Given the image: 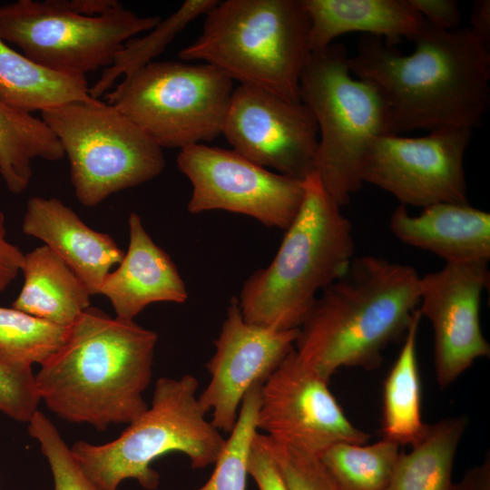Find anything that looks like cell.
I'll return each mask as SVG.
<instances>
[{
    "mask_svg": "<svg viewBox=\"0 0 490 490\" xmlns=\"http://www.w3.org/2000/svg\"><path fill=\"white\" fill-rule=\"evenodd\" d=\"M160 16H140L122 4L84 16L56 0H18L0 6V38L48 69L85 75L110 66L124 44L155 27Z\"/></svg>",
    "mask_w": 490,
    "mask_h": 490,
    "instance_id": "cell-10",
    "label": "cell"
},
{
    "mask_svg": "<svg viewBox=\"0 0 490 490\" xmlns=\"http://www.w3.org/2000/svg\"><path fill=\"white\" fill-rule=\"evenodd\" d=\"M261 386V383L255 384L245 394L236 424L225 439L209 480L203 485L189 490H246L249 456L258 433Z\"/></svg>",
    "mask_w": 490,
    "mask_h": 490,
    "instance_id": "cell-29",
    "label": "cell"
},
{
    "mask_svg": "<svg viewBox=\"0 0 490 490\" xmlns=\"http://www.w3.org/2000/svg\"><path fill=\"white\" fill-rule=\"evenodd\" d=\"M403 54L382 38L362 34L348 58L354 76L384 93L395 134L482 124L490 106V45L469 26L443 31L427 23Z\"/></svg>",
    "mask_w": 490,
    "mask_h": 490,
    "instance_id": "cell-1",
    "label": "cell"
},
{
    "mask_svg": "<svg viewBox=\"0 0 490 490\" xmlns=\"http://www.w3.org/2000/svg\"><path fill=\"white\" fill-rule=\"evenodd\" d=\"M257 429L272 439L320 456L340 443L366 444L328 388L293 349L262 384Z\"/></svg>",
    "mask_w": 490,
    "mask_h": 490,
    "instance_id": "cell-13",
    "label": "cell"
},
{
    "mask_svg": "<svg viewBox=\"0 0 490 490\" xmlns=\"http://www.w3.org/2000/svg\"><path fill=\"white\" fill-rule=\"evenodd\" d=\"M85 75L44 67L0 38V98L32 113L69 103H93Z\"/></svg>",
    "mask_w": 490,
    "mask_h": 490,
    "instance_id": "cell-22",
    "label": "cell"
},
{
    "mask_svg": "<svg viewBox=\"0 0 490 490\" xmlns=\"http://www.w3.org/2000/svg\"><path fill=\"white\" fill-rule=\"evenodd\" d=\"M419 279L409 265L355 257L299 327V358L327 380L341 368H378L383 350L407 330L419 304Z\"/></svg>",
    "mask_w": 490,
    "mask_h": 490,
    "instance_id": "cell-3",
    "label": "cell"
},
{
    "mask_svg": "<svg viewBox=\"0 0 490 490\" xmlns=\"http://www.w3.org/2000/svg\"><path fill=\"white\" fill-rule=\"evenodd\" d=\"M410 5L434 28L443 31L457 29L461 15L454 0H407Z\"/></svg>",
    "mask_w": 490,
    "mask_h": 490,
    "instance_id": "cell-34",
    "label": "cell"
},
{
    "mask_svg": "<svg viewBox=\"0 0 490 490\" xmlns=\"http://www.w3.org/2000/svg\"><path fill=\"white\" fill-rule=\"evenodd\" d=\"M23 231L42 240L80 279L91 296L124 257L108 234L89 228L79 216L56 198L32 197L26 203Z\"/></svg>",
    "mask_w": 490,
    "mask_h": 490,
    "instance_id": "cell-17",
    "label": "cell"
},
{
    "mask_svg": "<svg viewBox=\"0 0 490 490\" xmlns=\"http://www.w3.org/2000/svg\"><path fill=\"white\" fill-rule=\"evenodd\" d=\"M489 277L488 262L446 263L420 276L417 309L433 328L440 388L450 386L477 359L490 356L480 324L481 299Z\"/></svg>",
    "mask_w": 490,
    "mask_h": 490,
    "instance_id": "cell-15",
    "label": "cell"
},
{
    "mask_svg": "<svg viewBox=\"0 0 490 490\" xmlns=\"http://www.w3.org/2000/svg\"><path fill=\"white\" fill-rule=\"evenodd\" d=\"M348 58L341 43L311 52L299 83L300 100L318 130L316 173L340 206L362 188V167L372 144L395 134L384 93L371 81L354 77Z\"/></svg>",
    "mask_w": 490,
    "mask_h": 490,
    "instance_id": "cell-6",
    "label": "cell"
},
{
    "mask_svg": "<svg viewBox=\"0 0 490 490\" xmlns=\"http://www.w3.org/2000/svg\"><path fill=\"white\" fill-rule=\"evenodd\" d=\"M233 90L211 64L153 60L104 97L162 149L181 150L221 134Z\"/></svg>",
    "mask_w": 490,
    "mask_h": 490,
    "instance_id": "cell-8",
    "label": "cell"
},
{
    "mask_svg": "<svg viewBox=\"0 0 490 490\" xmlns=\"http://www.w3.org/2000/svg\"><path fill=\"white\" fill-rule=\"evenodd\" d=\"M158 335L134 320L89 307L64 345L34 375L40 400L58 417L98 430L130 424L148 405Z\"/></svg>",
    "mask_w": 490,
    "mask_h": 490,
    "instance_id": "cell-2",
    "label": "cell"
},
{
    "mask_svg": "<svg viewBox=\"0 0 490 490\" xmlns=\"http://www.w3.org/2000/svg\"><path fill=\"white\" fill-rule=\"evenodd\" d=\"M454 490H490V455L468 469L462 479L455 484Z\"/></svg>",
    "mask_w": 490,
    "mask_h": 490,
    "instance_id": "cell-36",
    "label": "cell"
},
{
    "mask_svg": "<svg viewBox=\"0 0 490 490\" xmlns=\"http://www.w3.org/2000/svg\"><path fill=\"white\" fill-rule=\"evenodd\" d=\"M21 272L24 283L12 304L14 309L69 328L91 307V294L87 288L45 245L24 254Z\"/></svg>",
    "mask_w": 490,
    "mask_h": 490,
    "instance_id": "cell-21",
    "label": "cell"
},
{
    "mask_svg": "<svg viewBox=\"0 0 490 490\" xmlns=\"http://www.w3.org/2000/svg\"><path fill=\"white\" fill-rule=\"evenodd\" d=\"M399 446L340 443L319 457L340 490H386L400 455Z\"/></svg>",
    "mask_w": 490,
    "mask_h": 490,
    "instance_id": "cell-27",
    "label": "cell"
},
{
    "mask_svg": "<svg viewBox=\"0 0 490 490\" xmlns=\"http://www.w3.org/2000/svg\"><path fill=\"white\" fill-rule=\"evenodd\" d=\"M177 167L192 191L187 211H226L286 230L305 194L304 181L271 172L233 150L199 143L180 150Z\"/></svg>",
    "mask_w": 490,
    "mask_h": 490,
    "instance_id": "cell-11",
    "label": "cell"
},
{
    "mask_svg": "<svg viewBox=\"0 0 490 490\" xmlns=\"http://www.w3.org/2000/svg\"><path fill=\"white\" fill-rule=\"evenodd\" d=\"M299 328L278 330L247 322L238 299H230L215 351L206 363L210 382L199 395L211 424L230 432L242 399L255 384H263L294 349Z\"/></svg>",
    "mask_w": 490,
    "mask_h": 490,
    "instance_id": "cell-16",
    "label": "cell"
},
{
    "mask_svg": "<svg viewBox=\"0 0 490 490\" xmlns=\"http://www.w3.org/2000/svg\"><path fill=\"white\" fill-rule=\"evenodd\" d=\"M67 332L68 328L0 307V364L30 368L42 365L64 345Z\"/></svg>",
    "mask_w": 490,
    "mask_h": 490,
    "instance_id": "cell-28",
    "label": "cell"
},
{
    "mask_svg": "<svg viewBox=\"0 0 490 490\" xmlns=\"http://www.w3.org/2000/svg\"><path fill=\"white\" fill-rule=\"evenodd\" d=\"M389 229L401 242L431 252L446 263L490 260V214L469 203H437L418 215L399 205L390 217Z\"/></svg>",
    "mask_w": 490,
    "mask_h": 490,
    "instance_id": "cell-19",
    "label": "cell"
},
{
    "mask_svg": "<svg viewBox=\"0 0 490 490\" xmlns=\"http://www.w3.org/2000/svg\"><path fill=\"white\" fill-rule=\"evenodd\" d=\"M467 423L458 416L429 425L408 453L400 452L386 490H454V460Z\"/></svg>",
    "mask_w": 490,
    "mask_h": 490,
    "instance_id": "cell-24",
    "label": "cell"
},
{
    "mask_svg": "<svg viewBox=\"0 0 490 490\" xmlns=\"http://www.w3.org/2000/svg\"><path fill=\"white\" fill-rule=\"evenodd\" d=\"M64 156L59 140L41 118L0 98V175L12 193L27 188L33 160L59 161Z\"/></svg>",
    "mask_w": 490,
    "mask_h": 490,
    "instance_id": "cell-25",
    "label": "cell"
},
{
    "mask_svg": "<svg viewBox=\"0 0 490 490\" xmlns=\"http://www.w3.org/2000/svg\"><path fill=\"white\" fill-rule=\"evenodd\" d=\"M257 434L249 456V475L254 479L259 490H288L272 457L257 438Z\"/></svg>",
    "mask_w": 490,
    "mask_h": 490,
    "instance_id": "cell-33",
    "label": "cell"
},
{
    "mask_svg": "<svg viewBox=\"0 0 490 490\" xmlns=\"http://www.w3.org/2000/svg\"><path fill=\"white\" fill-rule=\"evenodd\" d=\"M300 209L272 261L244 281L239 305L251 324L299 328L314 301L355 258L352 225L317 173L304 181Z\"/></svg>",
    "mask_w": 490,
    "mask_h": 490,
    "instance_id": "cell-4",
    "label": "cell"
},
{
    "mask_svg": "<svg viewBox=\"0 0 490 490\" xmlns=\"http://www.w3.org/2000/svg\"><path fill=\"white\" fill-rule=\"evenodd\" d=\"M200 36L179 52L233 82L299 103L310 54L309 18L301 0H225L205 15Z\"/></svg>",
    "mask_w": 490,
    "mask_h": 490,
    "instance_id": "cell-5",
    "label": "cell"
},
{
    "mask_svg": "<svg viewBox=\"0 0 490 490\" xmlns=\"http://www.w3.org/2000/svg\"><path fill=\"white\" fill-rule=\"evenodd\" d=\"M66 10L84 16L103 15L120 2L116 0H56Z\"/></svg>",
    "mask_w": 490,
    "mask_h": 490,
    "instance_id": "cell-37",
    "label": "cell"
},
{
    "mask_svg": "<svg viewBox=\"0 0 490 490\" xmlns=\"http://www.w3.org/2000/svg\"><path fill=\"white\" fill-rule=\"evenodd\" d=\"M128 227L127 252L104 279L99 295L109 299L116 317L130 320L152 303H184L187 288L169 254L153 241L137 213L130 214Z\"/></svg>",
    "mask_w": 490,
    "mask_h": 490,
    "instance_id": "cell-18",
    "label": "cell"
},
{
    "mask_svg": "<svg viewBox=\"0 0 490 490\" xmlns=\"http://www.w3.org/2000/svg\"><path fill=\"white\" fill-rule=\"evenodd\" d=\"M472 132L446 127L422 137L382 136L365 158L362 181L387 191L405 207L468 203L464 158Z\"/></svg>",
    "mask_w": 490,
    "mask_h": 490,
    "instance_id": "cell-12",
    "label": "cell"
},
{
    "mask_svg": "<svg viewBox=\"0 0 490 490\" xmlns=\"http://www.w3.org/2000/svg\"><path fill=\"white\" fill-rule=\"evenodd\" d=\"M257 438L272 457L288 490H340L319 456L267 435L258 433Z\"/></svg>",
    "mask_w": 490,
    "mask_h": 490,
    "instance_id": "cell-31",
    "label": "cell"
},
{
    "mask_svg": "<svg viewBox=\"0 0 490 490\" xmlns=\"http://www.w3.org/2000/svg\"><path fill=\"white\" fill-rule=\"evenodd\" d=\"M40 397L30 368L0 364V412L22 423H28L37 409Z\"/></svg>",
    "mask_w": 490,
    "mask_h": 490,
    "instance_id": "cell-32",
    "label": "cell"
},
{
    "mask_svg": "<svg viewBox=\"0 0 490 490\" xmlns=\"http://www.w3.org/2000/svg\"><path fill=\"white\" fill-rule=\"evenodd\" d=\"M70 165L78 201L93 207L112 194L143 184L165 167L163 149L113 106L97 100L41 112Z\"/></svg>",
    "mask_w": 490,
    "mask_h": 490,
    "instance_id": "cell-9",
    "label": "cell"
},
{
    "mask_svg": "<svg viewBox=\"0 0 490 490\" xmlns=\"http://www.w3.org/2000/svg\"><path fill=\"white\" fill-rule=\"evenodd\" d=\"M469 27L486 44L490 45L489 0H478L475 2L472 7Z\"/></svg>",
    "mask_w": 490,
    "mask_h": 490,
    "instance_id": "cell-38",
    "label": "cell"
},
{
    "mask_svg": "<svg viewBox=\"0 0 490 490\" xmlns=\"http://www.w3.org/2000/svg\"><path fill=\"white\" fill-rule=\"evenodd\" d=\"M28 424V433L40 446L51 469L53 490H103L83 472L52 421L36 410Z\"/></svg>",
    "mask_w": 490,
    "mask_h": 490,
    "instance_id": "cell-30",
    "label": "cell"
},
{
    "mask_svg": "<svg viewBox=\"0 0 490 490\" xmlns=\"http://www.w3.org/2000/svg\"><path fill=\"white\" fill-rule=\"evenodd\" d=\"M309 18L310 53L320 51L345 34L378 36L394 46L413 40L425 19L407 0H301Z\"/></svg>",
    "mask_w": 490,
    "mask_h": 490,
    "instance_id": "cell-20",
    "label": "cell"
},
{
    "mask_svg": "<svg viewBox=\"0 0 490 490\" xmlns=\"http://www.w3.org/2000/svg\"><path fill=\"white\" fill-rule=\"evenodd\" d=\"M191 375L157 380L152 404L115 439L102 445L75 442L71 450L88 477L103 490L134 479L148 490L159 485L152 463L170 452L187 456L192 468L214 464L225 439L199 401Z\"/></svg>",
    "mask_w": 490,
    "mask_h": 490,
    "instance_id": "cell-7",
    "label": "cell"
},
{
    "mask_svg": "<svg viewBox=\"0 0 490 490\" xmlns=\"http://www.w3.org/2000/svg\"><path fill=\"white\" fill-rule=\"evenodd\" d=\"M221 134L249 161L304 181L316 173L318 130L315 116L260 88L234 87Z\"/></svg>",
    "mask_w": 490,
    "mask_h": 490,
    "instance_id": "cell-14",
    "label": "cell"
},
{
    "mask_svg": "<svg viewBox=\"0 0 490 490\" xmlns=\"http://www.w3.org/2000/svg\"><path fill=\"white\" fill-rule=\"evenodd\" d=\"M24 259V253L6 238L5 218L0 210V292L21 272Z\"/></svg>",
    "mask_w": 490,
    "mask_h": 490,
    "instance_id": "cell-35",
    "label": "cell"
},
{
    "mask_svg": "<svg viewBox=\"0 0 490 490\" xmlns=\"http://www.w3.org/2000/svg\"><path fill=\"white\" fill-rule=\"evenodd\" d=\"M421 315L416 309L400 352L384 383L383 438L400 446H413L426 435L423 422L421 385L416 356V338Z\"/></svg>",
    "mask_w": 490,
    "mask_h": 490,
    "instance_id": "cell-23",
    "label": "cell"
},
{
    "mask_svg": "<svg viewBox=\"0 0 490 490\" xmlns=\"http://www.w3.org/2000/svg\"><path fill=\"white\" fill-rule=\"evenodd\" d=\"M217 3L218 0H186L143 36L128 40L113 64L103 70L100 78L90 87V96L99 100L121 76L125 77L153 61L191 22L205 15Z\"/></svg>",
    "mask_w": 490,
    "mask_h": 490,
    "instance_id": "cell-26",
    "label": "cell"
}]
</instances>
